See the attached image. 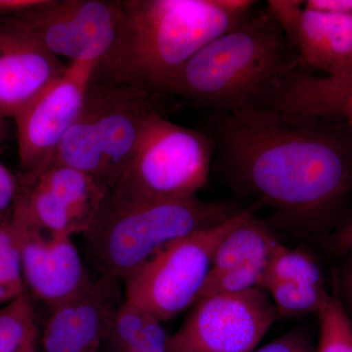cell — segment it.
Returning <instances> with one entry per match:
<instances>
[{
    "label": "cell",
    "mask_w": 352,
    "mask_h": 352,
    "mask_svg": "<svg viewBox=\"0 0 352 352\" xmlns=\"http://www.w3.org/2000/svg\"><path fill=\"white\" fill-rule=\"evenodd\" d=\"M215 170L287 226H325L352 191V124L245 107L214 112Z\"/></svg>",
    "instance_id": "cell-1"
},
{
    "label": "cell",
    "mask_w": 352,
    "mask_h": 352,
    "mask_svg": "<svg viewBox=\"0 0 352 352\" xmlns=\"http://www.w3.org/2000/svg\"><path fill=\"white\" fill-rule=\"evenodd\" d=\"M251 0H122L124 36L95 75L168 94L183 66L210 41L239 25Z\"/></svg>",
    "instance_id": "cell-2"
},
{
    "label": "cell",
    "mask_w": 352,
    "mask_h": 352,
    "mask_svg": "<svg viewBox=\"0 0 352 352\" xmlns=\"http://www.w3.org/2000/svg\"><path fill=\"white\" fill-rule=\"evenodd\" d=\"M300 65L270 11L250 14L183 66L170 88L214 112L254 107L289 69Z\"/></svg>",
    "instance_id": "cell-3"
},
{
    "label": "cell",
    "mask_w": 352,
    "mask_h": 352,
    "mask_svg": "<svg viewBox=\"0 0 352 352\" xmlns=\"http://www.w3.org/2000/svg\"><path fill=\"white\" fill-rule=\"evenodd\" d=\"M238 210L197 196L131 205L105 200L82 235L88 256L101 276L124 281L166 245L222 223Z\"/></svg>",
    "instance_id": "cell-4"
},
{
    "label": "cell",
    "mask_w": 352,
    "mask_h": 352,
    "mask_svg": "<svg viewBox=\"0 0 352 352\" xmlns=\"http://www.w3.org/2000/svg\"><path fill=\"white\" fill-rule=\"evenodd\" d=\"M157 96L138 85L94 75L78 119L47 166L75 168L112 189L133 159L146 120L159 111Z\"/></svg>",
    "instance_id": "cell-5"
},
{
    "label": "cell",
    "mask_w": 352,
    "mask_h": 352,
    "mask_svg": "<svg viewBox=\"0 0 352 352\" xmlns=\"http://www.w3.org/2000/svg\"><path fill=\"white\" fill-rule=\"evenodd\" d=\"M214 151L210 134L178 126L157 111L146 120L133 159L106 201L131 205L197 196L208 184Z\"/></svg>",
    "instance_id": "cell-6"
},
{
    "label": "cell",
    "mask_w": 352,
    "mask_h": 352,
    "mask_svg": "<svg viewBox=\"0 0 352 352\" xmlns=\"http://www.w3.org/2000/svg\"><path fill=\"white\" fill-rule=\"evenodd\" d=\"M261 208L252 204L222 223L166 245L126 278L124 302L162 322L195 305L221 241Z\"/></svg>",
    "instance_id": "cell-7"
},
{
    "label": "cell",
    "mask_w": 352,
    "mask_h": 352,
    "mask_svg": "<svg viewBox=\"0 0 352 352\" xmlns=\"http://www.w3.org/2000/svg\"><path fill=\"white\" fill-rule=\"evenodd\" d=\"M14 16L57 57L97 69L117 54L126 22L122 0H41Z\"/></svg>",
    "instance_id": "cell-8"
},
{
    "label": "cell",
    "mask_w": 352,
    "mask_h": 352,
    "mask_svg": "<svg viewBox=\"0 0 352 352\" xmlns=\"http://www.w3.org/2000/svg\"><path fill=\"white\" fill-rule=\"evenodd\" d=\"M276 308L261 288L197 300L170 335V352H252L276 320Z\"/></svg>",
    "instance_id": "cell-9"
},
{
    "label": "cell",
    "mask_w": 352,
    "mask_h": 352,
    "mask_svg": "<svg viewBox=\"0 0 352 352\" xmlns=\"http://www.w3.org/2000/svg\"><path fill=\"white\" fill-rule=\"evenodd\" d=\"M12 217L53 234L87 232L109 193L101 180L69 166L51 164L19 178Z\"/></svg>",
    "instance_id": "cell-10"
},
{
    "label": "cell",
    "mask_w": 352,
    "mask_h": 352,
    "mask_svg": "<svg viewBox=\"0 0 352 352\" xmlns=\"http://www.w3.org/2000/svg\"><path fill=\"white\" fill-rule=\"evenodd\" d=\"M98 64L74 62L57 80L14 118L23 175L34 176L50 164L58 146L75 124Z\"/></svg>",
    "instance_id": "cell-11"
},
{
    "label": "cell",
    "mask_w": 352,
    "mask_h": 352,
    "mask_svg": "<svg viewBox=\"0 0 352 352\" xmlns=\"http://www.w3.org/2000/svg\"><path fill=\"white\" fill-rule=\"evenodd\" d=\"M25 289L51 308L80 296L94 279L83 266L73 237L41 230L11 214Z\"/></svg>",
    "instance_id": "cell-12"
},
{
    "label": "cell",
    "mask_w": 352,
    "mask_h": 352,
    "mask_svg": "<svg viewBox=\"0 0 352 352\" xmlns=\"http://www.w3.org/2000/svg\"><path fill=\"white\" fill-rule=\"evenodd\" d=\"M267 10L302 68L325 75L352 68V14L310 10L300 0H270Z\"/></svg>",
    "instance_id": "cell-13"
},
{
    "label": "cell",
    "mask_w": 352,
    "mask_h": 352,
    "mask_svg": "<svg viewBox=\"0 0 352 352\" xmlns=\"http://www.w3.org/2000/svg\"><path fill=\"white\" fill-rule=\"evenodd\" d=\"M66 69L14 14L0 17V113L6 119H14Z\"/></svg>",
    "instance_id": "cell-14"
},
{
    "label": "cell",
    "mask_w": 352,
    "mask_h": 352,
    "mask_svg": "<svg viewBox=\"0 0 352 352\" xmlns=\"http://www.w3.org/2000/svg\"><path fill=\"white\" fill-rule=\"evenodd\" d=\"M120 280L101 276L80 296L52 308L44 324L43 352H99L124 302Z\"/></svg>",
    "instance_id": "cell-15"
},
{
    "label": "cell",
    "mask_w": 352,
    "mask_h": 352,
    "mask_svg": "<svg viewBox=\"0 0 352 352\" xmlns=\"http://www.w3.org/2000/svg\"><path fill=\"white\" fill-rule=\"evenodd\" d=\"M279 241L265 222L256 215L227 234L212 259L208 279L245 263L250 259L268 256Z\"/></svg>",
    "instance_id": "cell-16"
},
{
    "label": "cell",
    "mask_w": 352,
    "mask_h": 352,
    "mask_svg": "<svg viewBox=\"0 0 352 352\" xmlns=\"http://www.w3.org/2000/svg\"><path fill=\"white\" fill-rule=\"evenodd\" d=\"M261 289L270 296L280 316L318 312L330 296L326 287L281 280H264Z\"/></svg>",
    "instance_id": "cell-17"
},
{
    "label": "cell",
    "mask_w": 352,
    "mask_h": 352,
    "mask_svg": "<svg viewBox=\"0 0 352 352\" xmlns=\"http://www.w3.org/2000/svg\"><path fill=\"white\" fill-rule=\"evenodd\" d=\"M267 279L326 287L323 271L311 256L280 242L271 252L264 277Z\"/></svg>",
    "instance_id": "cell-18"
},
{
    "label": "cell",
    "mask_w": 352,
    "mask_h": 352,
    "mask_svg": "<svg viewBox=\"0 0 352 352\" xmlns=\"http://www.w3.org/2000/svg\"><path fill=\"white\" fill-rule=\"evenodd\" d=\"M34 307L28 292L0 307V352H18L38 333Z\"/></svg>",
    "instance_id": "cell-19"
},
{
    "label": "cell",
    "mask_w": 352,
    "mask_h": 352,
    "mask_svg": "<svg viewBox=\"0 0 352 352\" xmlns=\"http://www.w3.org/2000/svg\"><path fill=\"white\" fill-rule=\"evenodd\" d=\"M270 254L250 259L219 276L207 279L198 300L208 296L228 295L261 288Z\"/></svg>",
    "instance_id": "cell-20"
},
{
    "label": "cell",
    "mask_w": 352,
    "mask_h": 352,
    "mask_svg": "<svg viewBox=\"0 0 352 352\" xmlns=\"http://www.w3.org/2000/svg\"><path fill=\"white\" fill-rule=\"evenodd\" d=\"M318 314L320 335L316 352H352V324L342 302L330 295Z\"/></svg>",
    "instance_id": "cell-21"
},
{
    "label": "cell",
    "mask_w": 352,
    "mask_h": 352,
    "mask_svg": "<svg viewBox=\"0 0 352 352\" xmlns=\"http://www.w3.org/2000/svg\"><path fill=\"white\" fill-rule=\"evenodd\" d=\"M151 315L122 302L113 314L104 338L109 352H127L140 339Z\"/></svg>",
    "instance_id": "cell-22"
},
{
    "label": "cell",
    "mask_w": 352,
    "mask_h": 352,
    "mask_svg": "<svg viewBox=\"0 0 352 352\" xmlns=\"http://www.w3.org/2000/svg\"><path fill=\"white\" fill-rule=\"evenodd\" d=\"M0 285L18 296L27 292L11 217L0 222Z\"/></svg>",
    "instance_id": "cell-23"
},
{
    "label": "cell",
    "mask_w": 352,
    "mask_h": 352,
    "mask_svg": "<svg viewBox=\"0 0 352 352\" xmlns=\"http://www.w3.org/2000/svg\"><path fill=\"white\" fill-rule=\"evenodd\" d=\"M163 323L150 316L140 339L127 352H170V335Z\"/></svg>",
    "instance_id": "cell-24"
},
{
    "label": "cell",
    "mask_w": 352,
    "mask_h": 352,
    "mask_svg": "<svg viewBox=\"0 0 352 352\" xmlns=\"http://www.w3.org/2000/svg\"><path fill=\"white\" fill-rule=\"evenodd\" d=\"M252 352H314V349L305 328L296 327Z\"/></svg>",
    "instance_id": "cell-25"
},
{
    "label": "cell",
    "mask_w": 352,
    "mask_h": 352,
    "mask_svg": "<svg viewBox=\"0 0 352 352\" xmlns=\"http://www.w3.org/2000/svg\"><path fill=\"white\" fill-rule=\"evenodd\" d=\"M19 190V178L0 164V222L10 219Z\"/></svg>",
    "instance_id": "cell-26"
},
{
    "label": "cell",
    "mask_w": 352,
    "mask_h": 352,
    "mask_svg": "<svg viewBox=\"0 0 352 352\" xmlns=\"http://www.w3.org/2000/svg\"><path fill=\"white\" fill-rule=\"evenodd\" d=\"M305 7L321 12L352 14V0H307Z\"/></svg>",
    "instance_id": "cell-27"
},
{
    "label": "cell",
    "mask_w": 352,
    "mask_h": 352,
    "mask_svg": "<svg viewBox=\"0 0 352 352\" xmlns=\"http://www.w3.org/2000/svg\"><path fill=\"white\" fill-rule=\"evenodd\" d=\"M329 248L337 254H346L352 252V221L340 227L337 232L331 236Z\"/></svg>",
    "instance_id": "cell-28"
},
{
    "label": "cell",
    "mask_w": 352,
    "mask_h": 352,
    "mask_svg": "<svg viewBox=\"0 0 352 352\" xmlns=\"http://www.w3.org/2000/svg\"><path fill=\"white\" fill-rule=\"evenodd\" d=\"M41 0H0V15L7 16L27 10Z\"/></svg>",
    "instance_id": "cell-29"
},
{
    "label": "cell",
    "mask_w": 352,
    "mask_h": 352,
    "mask_svg": "<svg viewBox=\"0 0 352 352\" xmlns=\"http://www.w3.org/2000/svg\"><path fill=\"white\" fill-rule=\"evenodd\" d=\"M342 288H344V298H346L347 305L352 311V263L344 272Z\"/></svg>",
    "instance_id": "cell-30"
},
{
    "label": "cell",
    "mask_w": 352,
    "mask_h": 352,
    "mask_svg": "<svg viewBox=\"0 0 352 352\" xmlns=\"http://www.w3.org/2000/svg\"><path fill=\"white\" fill-rule=\"evenodd\" d=\"M38 333L32 336V338H30L18 352H38Z\"/></svg>",
    "instance_id": "cell-31"
},
{
    "label": "cell",
    "mask_w": 352,
    "mask_h": 352,
    "mask_svg": "<svg viewBox=\"0 0 352 352\" xmlns=\"http://www.w3.org/2000/svg\"><path fill=\"white\" fill-rule=\"evenodd\" d=\"M15 298H17V296H14L11 292H9L8 289L0 285V307H1L2 305H6L7 302H10V300H14Z\"/></svg>",
    "instance_id": "cell-32"
},
{
    "label": "cell",
    "mask_w": 352,
    "mask_h": 352,
    "mask_svg": "<svg viewBox=\"0 0 352 352\" xmlns=\"http://www.w3.org/2000/svg\"><path fill=\"white\" fill-rule=\"evenodd\" d=\"M6 118L0 113V145L6 136Z\"/></svg>",
    "instance_id": "cell-33"
}]
</instances>
